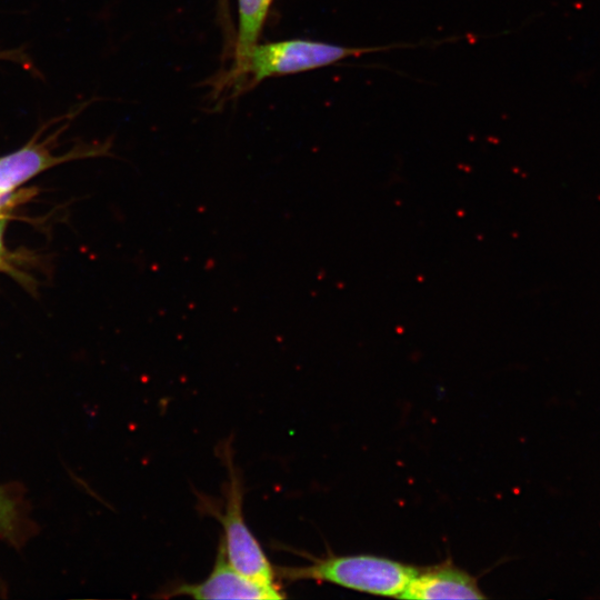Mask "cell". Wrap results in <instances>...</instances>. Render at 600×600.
I'll return each instance as SVG.
<instances>
[{
	"instance_id": "obj_6",
	"label": "cell",
	"mask_w": 600,
	"mask_h": 600,
	"mask_svg": "<svg viewBox=\"0 0 600 600\" xmlns=\"http://www.w3.org/2000/svg\"><path fill=\"white\" fill-rule=\"evenodd\" d=\"M79 156L80 153L56 156L44 142L32 141L0 157V194H8L38 173Z\"/></svg>"
},
{
	"instance_id": "obj_10",
	"label": "cell",
	"mask_w": 600,
	"mask_h": 600,
	"mask_svg": "<svg viewBox=\"0 0 600 600\" xmlns=\"http://www.w3.org/2000/svg\"><path fill=\"white\" fill-rule=\"evenodd\" d=\"M7 194H0V214H1V207H2V203H3V198L6 197ZM1 218V217H0Z\"/></svg>"
},
{
	"instance_id": "obj_9",
	"label": "cell",
	"mask_w": 600,
	"mask_h": 600,
	"mask_svg": "<svg viewBox=\"0 0 600 600\" xmlns=\"http://www.w3.org/2000/svg\"><path fill=\"white\" fill-rule=\"evenodd\" d=\"M6 227V220L0 218V268L4 260V246H3V232Z\"/></svg>"
},
{
	"instance_id": "obj_7",
	"label": "cell",
	"mask_w": 600,
	"mask_h": 600,
	"mask_svg": "<svg viewBox=\"0 0 600 600\" xmlns=\"http://www.w3.org/2000/svg\"><path fill=\"white\" fill-rule=\"evenodd\" d=\"M238 1V38L236 46V71L240 74L251 49L258 43L272 0Z\"/></svg>"
},
{
	"instance_id": "obj_1",
	"label": "cell",
	"mask_w": 600,
	"mask_h": 600,
	"mask_svg": "<svg viewBox=\"0 0 600 600\" xmlns=\"http://www.w3.org/2000/svg\"><path fill=\"white\" fill-rule=\"evenodd\" d=\"M419 568L371 554L330 556L302 567H276L288 581L317 580L377 596L398 598Z\"/></svg>"
},
{
	"instance_id": "obj_8",
	"label": "cell",
	"mask_w": 600,
	"mask_h": 600,
	"mask_svg": "<svg viewBox=\"0 0 600 600\" xmlns=\"http://www.w3.org/2000/svg\"><path fill=\"white\" fill-rule=\"evenodd\" d=\"M22 534V519L17 500L0 487V538L19 544Z\"/></svg>"
},
{
	"instance_id": "obj_3",
	"label": "cell",
	"mask_w": 600,
	"mask_h": 600,
	"mask_svg": "<svg viewBox=\"0 0 600 600\" xmlns=\"http://www.w3.org/2000/svg\"><path fill=\"white\" fill-rule=\"evenodd\" d=\"M229 470L223 512L218 513L222 526L220 547L228 562L240 573L264 583H277L276 567L267 558L260 543L246 523L242 510V484L234 469L230 450L224 448Z\"/></svg>"
},
{
	"instance_id": "obj_5",
	"label": "cell",
	"mask_w": 600,
	"mask_h": 600,
	"mask_svg": "<svg viewBox=\"0 0 600 600\" xmlns=\"http://www.w3.org/2000/svg\"><path fill=\"white\" fill-rule=\"evenodd\" d=\"M400 599H484L476 579L453 564L418 569Z\"/></svg>"
},
{
	"instance_id": "obj_2",
	"label": "cell",
	"mask_w": 600,
	"mask_h": 600,
	"mask_svg": "<svg viewBox=\"0 0 600 600\" xmlns=\"http://www.w3.org/2000/svg\"><path fill=\"white\" fill-rule=\"evenodd\" d=\"M390 48L391 46L354 48L306 39L257 43L249 52L240 76L249 74L251 84H254L271 77L314 70L348 57Z\"/></svg>"
},
{
	"instance_id": "obj_4",
	"label": "cell",
	"mask_w": 600,
	"mask_h": 600,
	"mask_svg": "<svg viewBox=\"0 0 600 600\" xmlns=\"http://www.w3.org/2000/svg\"><path fill=\"white\" fill-rule=\"evenodd\" d=\"M167 597L194 599H282L286 594L278 583H264L237 571L219 546L210 574L199 583H181L166 591Z\"/></svg>"
}]
</instances>
